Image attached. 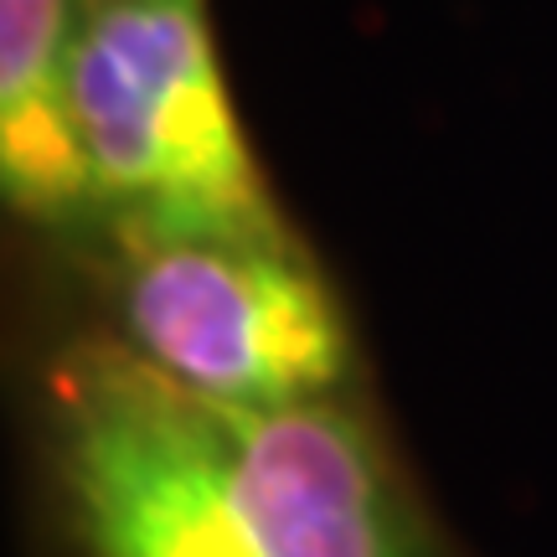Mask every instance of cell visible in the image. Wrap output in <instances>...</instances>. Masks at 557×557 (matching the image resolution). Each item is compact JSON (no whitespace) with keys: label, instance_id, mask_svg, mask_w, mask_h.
I'll return each instance as SVG.
<instances>
[{"label":"cell","instance_id":"obj_1","mask_svg":"<svg viewBox=\"0 0 557 557\" xmlns=\"http://www.w3.org/2000/svg\"><path fill=\"white\" fill-rule=\"evenodd\" d=\"M41 449L67 557H470L361 393L222 408L99 331L52 357Z\"/></svg>","mask_w":557,"mask_h":557},{"label":"cell","instance_id":"obj_2","mask_svg":"<svg viewBox=\"0 0 557 557\" xmlns=\"http://www.w3.org/2000/svg\"><path fill=\"white\" fill-rule=\"evenodd\" d=\"M109 336L222 408H295L361 393L336 284L289 218L243 227H109L83 248Z\"/></svg>","mask_w":557,"mask_h":557},{"label":"cell","instance_id":"obj_3","mask_svg":"<svg viewBox=\"0 0 557 557\" xmlns=\"http://www.w3.org/2000/svg\"><path fill=\"white\" fill-rule=\"evenodd\" d=\"M73 129L94 238L284 218L238 120L207 0H83Z\"/></svg>","mask_w":557,"mask_h":557},{"label":"cell","instance_id":"obj_4","mask_svg":"<svg viewBox=\"0 0 557 557\" xmlns=\"http://www.w3.org/2000/svg\"><path fill=\"white\" fill-rule=\"evenodd\" d=\"M83 0H0V186L26 227L94 238V191L73 129Z\"/></svg>","mask_w":557,"mask_h":557}]
</instances>
